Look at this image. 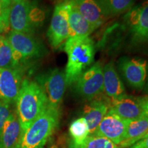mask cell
Segmentation results:
<instances>
[{
  "label": "cell",
  "instance_id": "obj_1",
  "mask_svg": "<svg viewBox=\"0 0 148 148\" xmlns=\"http://www.w3.org/2000/svg\"><path fill=\"white\" fill-rule=\"evenodd\" d=\"M15 102L23 133L48 106L47 97L40 85L27 78L23 79Z\"/></svg>",
  "mask_w": 148,
  "mask_h": 148
},
{
  "label": "cell",
  "instance_id": "obj_2",
  "mask_svg": "<svg viewBox=\"0 0 148 148\" xmlns=\"http://www.w3.org/2000/svg\"><path fill=\"white\" fill-rule=\"evenodd\" d=\"M63 49L68 56L64 71L66 82L71 85L93 63L95 45L89 36L69 37L64 42Z\"/></svg>",
  "mask_w": 148,
  "mask_h": 148
},
{
  "label": "cell",
  "instance_id": "obj_3",
  "mask_svg": "<svg viewBox=\"0 0 148 148\" xmlns=\"http://www.w3.org/2000/svg\"><path fill=\"white\" fill-rule=\"evenodd\" d=\"M45 18V11L34 1L26 0L10 5L9 24L15 32L33 35Z\"/></svg>",
  "mask_w": 148,
  "mask_h": 148
},
{
  "label": "cell",
  "instance_id": "obj_4",
  "mask_svg": "<svg viewBox=\"0 0 148 148\" xmlns=\"http://www.w3.org/2000/svg\"><path fill=\"white\" fill-rule=\"evenodd\" d=\"M59 110L48 106L22 134L18 148L43 147L59 121Z\"/></svg>",
  "mask_w": 148,
  "mask_h": 148
},
{
  "label": "cell",
  "instance_id": "obj_5",
  "mask_svg": "<svg viewBox=\"0 0 148 148\" xmlns=\"http://www.w3.org/2000/svg\"><path fill=\"white\" fill-rule=\"evenodd\" d=\"M7 40L12 50V59L16 67L27 61L45 55V48L32 35L10 31Z\"/></svg>",
  "mask_w": 148,
  "mask_h": 148
},
{
  "label": "cell",
  "instance_id": "obj_6",
  "mask_svg": "<svg viewBox=\"0 0 148 148\" xmlns=\"http://www.w3.org/2000/svg\"><path fill=\"white\" fill-rule=\"evenodd\" d=\"M36 82L47 97L48 106L59 110L66 86L65 72L58 68L50 69L36 77Z\"/></svg>",
  "mask_w": 148,
  "mask_h": 148
},
{
  "label": "cell",
  "instance_id": "obj_7",
  "mask_svg": "<svg viewBox=\"0 0 148 148\" xmlns=\"http://www.w3.org/2000/svg\"><path fill=\"white\" fill-rule=\"evenodd\" d=\"M74 88L79 96L92 100L103 91V66L96 62L84 71L74 82Z\"/></svg>",
  "mask_w": 148,
  "mask_h": 148
},
{
  "label": "cell",
  "instance_id": "obj_8",
  "mask_svg": "<svg viewBox=\"0 0 148 148\" xmlns=\"http://www.w3.org/2000/svg\"><path fill=\"white\" fill-rule=\"evenodd\" d=\"M71 0H64L56 5L47 37L49 44L57 49L69 38V10Z\"/></svg>",
  "mask_w": 148,
  "mask_h": 148
},
{
  "label": "cell",
  "instance_id": "obj_9",
  "mask_svg": "<svg viewBox=\"0 0 148 148\" xmlns=\"http://www.w3.org/2000/svg\"><path fill=\"white\" fill-rule=\"evenodd\" d=\"M118 68L125 82L131 87L141 90L147 77V64L144 59L123 56L118 62Z\"/></svg>",
  "mask_w": 148,
  "mask_h": 148
},
{
  "label": "cell",
  "instance_id": "obj_10",
  "mask_svg": "<svg viewBox=\"0 0 148 148\" xmlns=\"http://www.w3.org/2000/svg\"><path fill=\"white\" fill-rule=\"evenodd\" d=\"M23 67L0 69V101L15 102L23 82Z\"/></svg>",
  "mask_w": 148,
  "mask_h": 148
},
{
  "label": "cell",
  "instance_id": "obj_11",
  "mask_svg": "<svg viewBox=\"0 0 148 148\" xmlns=\"http://www.w3.org/2000/svg\"><path fill=\"white\" fill-rule=\"evenodd\" d=\"M127 122L128 120L122 119L109 109L94 134L106 137L116 145H119L124 138Z\"/></svg>",
  "mask_w": 148,
  "mask_h": 148
},
{
  "label": "cell",
  "instance_id": "obj_12",
  "mask_svg": "<svg viewBox=\"0 0 148 148\" xmlns=\"http://www.w3.org/2000/svg\"><path fill=\"white\" fill-rule=\"evenodd\" d=\"M110 109L123 119L132 121L138 119L145 113L143 97H136L125 94L116 99H110Z\"/></svg>",
  "mask_w": 148,
  "mask_h": 148
},
{
  "label": "cell",
  "instance_id": "obj_13",
  "mask_svg": "<svg viewBox=\"0 0 148 148\" xmlns=\"http://www.w3.org/2000/svg\"><path fill=\"white\" fill-rule=\"evenodd\" d=\"M99 95L90 100L83 108V117L87 122L89 135L95 134L98 125L110 109V99Z\"/></svg>",
  "mask_w": 148,
  "mask_h": 148
},
{
  "label": "cell",
  "instance_id": "obj_14",
  "mask_svg": "<svg viewBox=\"0 0 148 148\" xmlns=\"http://www.w3.org/2000/svg\"><path fill=\"white\" fill-rule=\"evenodd\" d=\"M103 91L110 99L125 95V86L117 73L114 62H109L103 68Z\"/></svg>",
  "mask_w": 148,
  "mask_h": 148
},
{
  "label": "cell",
  "instance_id": "obj_15",
  "mask_svg": "<svg viewBox=\"0 0 148 148\" xmlns=\"http://www.w3.org/2000/svg\"><path fill=\"white\" fill-rule=\"evenodd\" d=\"M23 130L16 113L11 112L0 136V148H18Z\"/></svg>",
  "mask_w": 148,
  "mask_h": 148
},
{
  "label": "cell",
  "instance_id": "obj_16",
  "mask_svg": "<svg viewBox=\"0 0 148 148\" xmlns=\"http://www.w3.org/2000/svg\"><path fill=\"white\" fill-rule=\"evenodd\" d=\"M148 134V114L144 113L138 119L128 121L124 138L119 148H129Z\"/></svg>",
  "mask_w": 148,
  "mask_h": 148
},
{
  "label": "cell",
  "instance_id": "obj_17",
  "mask_svg": "<svg viewBox=\"0 0 148 148\" xmlns=\"http://www.w3.org/2000/svg\"><path fill=\"white\" fill-rule=\"evenodd\" d=\"M74 1L79 13L94 30L102 25L106 16L97 0H74Z\"/></svg>",
  "mask_w": 148,
  "mask_h": 148
},
{
  "label": "cell",
  "instance_id": "obj_18",
  "mask_svg": "<svg viewBox=\"0 0 148 148\" xmlns=\"http://www.w3.org/2000/svg\"><path fill=\"white\" fill-rule=\"evenodd\" d=\"M69 37H86L93 32L91 25L79 13L74 0H71L69 10Z\"/></svg>",
  "mask_w": 148,
  "mask_h": 148
},
{
  "label": "cell",
  "instance_id": "obj_19",
  "mask_svg": "<svg viewBox=\"0 0 148 148\" xmlns=\"http://www.w3.org/2000/svg\"><path fill=\"white\" fill-rule=\"evenodd\" d=\"M130 29L136 42L148 41V1L138 5L137 20Z\"/></svg>",
  "mask_w": 148,
  "mask_h": 148
},
{
  "label": "cell",
  "instance_id": "obj_20",
  "mask_svg": "<svg viewBox=\"0 0 148 148\" xmlns=\"http://www.w3.org/2000/svg\"><path fill=\"white\" fill-rule=\"evenodd\" d=\"M97 1L106 17L127 12L135 3V0H97Z\"/></svg>",
  "mask_w": 148,
  "mask_h": 148
},
{
  "label": "cell",
  "instance_id": "obj_21",
  "mask_svg": "<svg viewBox=\"0 0 148 148\" xmlns=\"http://www.w3.org/2000/svg\"><path fill=\"white\" fill-rule=\"evenodd\" d=\"M69 134L72 138L71 145H79L84 141L89 135L87 122L84 117L74 120L69 126Z\"/></svg>",
  "mask_w": 148,
  "mask_h": 148
},
{
  "label": "cell",
  "instance_id": "obj_22",
  "mask_svg": "<svg viewBox=\"0 0 148 148\" xmlns=\"http://www.w3.org/2000/svg\"><path fill=\"white\" fill-rule=\"evenodd\" d=\"M69 148H119L108 138L98 135H89L82 144L70 145Z\"/></svg>",
  "mask_w": 148,
  "mask_h": 148
},
{
  "label": "cell",
  "instance_id": "obj_23",
  "mask_svg": "<svg viewBox=\"0 0 148 148\" xmlns=\"http://www.w3.org/2000/svg\"><path fill=\"white\" fill-rule=\"evenodd\" d=\"M16 67L12 59V50L7 38H3L0 47V69Z\"/></svg>",
  "mask_w": 148,
  "mask_h": 148
},
{
  "label": "cell",
  "instance_id": "obj_24",
  "mask_svg": "<svg viewBox=\"0 0 148 148\" xmlns=\"http://www.w3.org/2000/svg\"><path fill=\"white\" fill-rule=\"evenodd\" d=\"M10 104L0 101V136L2 132L5 122L11 114Z\"/></svg>",
  "mask_w": 148,
  "mask_h": 148
},
{
  "label": "cell",
  "instance_id": "obj_25",
  "mask_svg": "<svg viewBox=\"0 0 148 148\" xmlns=\"http://www.w3.org/2000/svg\"><path fill=\"white\" fill-rule=\"evenodd\" d=\"M129 148H148V134Z\"/></svg>",
  "mask_w": 148,
  "mask_h": 148
},
{
  "label": "cell",
  "instance_id": "obj_26",
  "mask_svg": "<svg viewBox=\"0 0 148 148\" xmlns=\"http://www.w3.org/2000/svg\"><path fill=\"white\" fill-rule=\"evenodd\" d=\"M143 106L145 113L148 114V97H143Z\"/></svg>",
  "mask_w": 148,
  "mask_h": 148
},
{
  "label": "cell",
  "instance_id": "obj_27",
  "mask_svg": "<svg viewBox=\"0 0 148 148\" xmlns=\"http://www.w3.org/2000/svg\"><path fill=\"white\" fill-rule=\"evenodd\" d=\"M8 29L9 27L8 26H6V25L0 20V34L3 32H6Z\"/></svg>",
  "mask_w": 148,
  "mask_h": 148
},
{
  "label": "cell",
  "instance_id": "obj_28",
  "mask_svg": "<svg viewBox=\"0 0 148 148\" xmlns=\"http://www.w3.org/2000/svg\"><path fill=\"white\" fill-rule=\"evenodd\" d=\"M145 92L146 93H148V74L147 77V80H146V83L145 85Z\"/></svg>",
  "mask_w": 148,
  "mask_h": 148
},
{
  "label": "cell",
  "instance_id": "obj_29",
  "mask_svg": "<svg viewBox=\"0 0 148 148\" xmlns=\"http://www.w3.org/2000/svg\"><path fill=\"white\" fill-rule=\"evenodd\" d=\"M8 1L10 2L11 4L13 3H16V2H21V1H26V0H8Z\"/></svg>",
  "mask_w": 148,
  "mask_h": 148
},
{
  "label": "cell",
  "instance_id": "obj_30",
  "mask_svg": "<svg viewBox=\"0 0 148 148\" xmlns=\"http://www.w3.org/2000/svg\"><path fill=\"white\" fill-rule=\"evenodd\" d=\"M3 38H4V37H3V36H0V47H1V43H2V41H3Z\"/></svg>",
  "mask_w": 148,
  "mask_h": 148
},
{
  "label": "cell",
  "instance_id": "obj_31",
  "mask_svg": "<svg viewBox=\"0 0 148 148\" xmlns=\"http://www.w3.org/2000/svg\"><path fill=\"white\" fill-rule=\"evenodd\" d=\"M51 148H57V147H51Z\"/></svg>",
  "mask_w": 148,
  "mask_h": 148
},
{
  "label": "cell",
  "instance_id": "obj_32",
  "mask_svg": "<svg viewBox=\"0 0 148 148\" xmlns=\"http://www.w3.org/2000/svg\"><path fill=\"white\" fill-rule=\"evenodd\" d=\"M41 148H43V147H41Z\"/></svg>",
  "mask_w": 148,
  "mask_h": 148
},
{
  "label": "cell",
  "instance_id": "obj_33",
  "mask_svg": "<svg viewBox=\"0 0 148 148\" xmlns=\"http://www.w3.org/2000/svg\"><path fill=\"white\" fill-rule=\"evenodd\" d=\"M147 97H148V96H147Z\"/></svg>",
  "mask_w": 148,
  "mask_h": 148
}]
</instances>
